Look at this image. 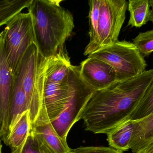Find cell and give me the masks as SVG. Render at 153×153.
<instances>
[{"mask_svg": "<svg viewBox=\"0 0 153 153\" xmlns=\"http://www.w3.org/2000/svg\"><path fill=\"white\" fill-rule=\"evenodd\" d=\"M153 80V69L138 76L117 81L106 89L95 91L81 116L85 129L107 134L129 119Z\"/></svg>", "mask_w": 153, "mask_h": 153, "instance_id": "1", "label": "cell"}, {"mask_svg": "<svg viewBox=\"0 0 153 153\" xmlns=\"http://www.w3.org/2000/svg\"><path fill=\"white\" fill-rule=\"evenodd\" d=\"M62 1L32 0L28 12L32 19L35 44L45 58L64 52V46L74 28L73 16L60 5Z\"/></svg>", "mask_w": 153, "mask_h": 153, "instance_id": "2", "label": "cell"}, {"mask_svg": "<svg viewBox=\"0 0 153 153\" xmlns=\"http://www.w3.org/2000/svg\"><path fill=\"white\" fill-rule=\"evenodd\" d=\"M80 75V66L71 65L70 70L58 66H46L44 59L42 107L38 119L32 125L51 123L57 118L66 106Z\"/></svg>", "mask_w": 153, "mask_h": 153, "instance_id": "3", "label": "cell"}, {"mask_svg": "<svg viewBox=\"0 0 153 153\" xmlns=\"http://www.w3.org/2000/svg\"><path fill=\"white\" fill-rule=\"evenodd\" d=\"M102 60L116 71L117 81L134 78L146 71L147 63L136 46L130 41L118 40L88 56Z\"/></svg>", "mask_w": 153, "mask_h": 153, "instance_id": "4", "label": "cell"}, {"mask_svg": "<svg viewBox=\"0 0 153 153\" xmlns=\"http://www.w3.org/2000/svg\"><path fill=\"white\" fill-rule=\"evenodd\" d=\"M41 56L36 44L30 46L22 59L14 77L19 82L29 104L31 125L38 119L42 107L43 75Z\"/></svg>", "mask_w": 153, "mask_h": 153, "instance_id": "5", "label": "cell"}, {"mask_svg": "<svg viewBox=\"0 0 153 153\" xmlns=\"http://www.w3.org/2000/svg\"><path fill=\"white\" fill-rule=\"evenodd\" d=\"M4 48L7 62L13 76L22 59L35 38L31 15L20 13L11 20L3 31Z\"/></svg>", "mask_w": 153, "mask_h": 153, "instance_id": "6", "label": "cell"}, {"mask_svg": "<svg viewBox=\"0 0 153 153\" xmlns=\"http://www.w3.org/2000/svg\"><path fill=\"white\" fill-rule=\"evenodd\" d=\"M128 5L126 0H100L97 40L92 54L118 40Z\"/></svg>", "mask_w": 153, "mask_h": 153, "instance_id": "7", "label": "cell"}, {"mask_svg": "<svg viewBox=\"0 0 153 153\" xmlns=\"http://www.w3.org/2000/svg\"><path fill=\"white\" fill-rule=\"evenodd\" d=\"M95 91L84 81L80 74L73 88L66 106L57 118L51 123L61 138L67 140L71 128L81 119L84 109Z\"/></svg>", "mask_w": 153, "mask_h": 153, "instance_id": "8", "label": "cell"}, {"mask_svg": "<svg viewBox=\"0 0 153 153\" xmlns=\"http://www.w3.org/2000/svg\"><path fill=\"white\" fill-rule=\"evenodd\" d=\"M80 74L84 81L95 91L106 89L117 81L114 68L108 63L89 57L80 66Z\"/></svg>", "mask_w": 153, "mask_h": 153, "instance_id": "9", "label": "cell"}, {"mask_svg": "<svg viewBox=\"0 0 153 153\" xmlns=\"http://www.w3.org/2000/svg\"><path fill=\"white\" fill-rule=\"evenodd\" d=\"M14 78L7 62L4 48V33L0 34V119L2 125V140L9 127V106Z\"/></svg>", "mask_w": 153, "mask_h": 153, "instance_id": "10", "label": "cell"}, {"mask_svg": "<svg viewBox=\"0 0 153 153\" xmlns=\"http://www.w3.org/2000/svg\"><path fill=\"white\" fill-rule=\"evenodd\" d=\"M30 132L41 153H68L72 150L68 146L67 140L58 135L51 123L32 125Z\"/></svg>", "mask_w": 153, "mask_h": 153, "instance_id": "11", "label": "cell"}, {"mask_svg": "<svg viewBox=\"0 0 153 153\" xmlns=\"http://www.w3.org/2000/svg\"><path fill=\"white\" fill-rule=\"evenodd\" d=\"M31 128L30 111L28 110L22 115L3 140L5 144L10 148L11 153H21Z\"/></svg>", "mask_w": 153, "mask_h": 153, "instance_id": "12", "label": "cell"}, {"mask_svg": "<svg viewBox=\"0 0 153 153\" xmlns=\"http://www.w3.org/2000/svg\"><path fill=\"white\" fill-rule=\"evenodd\" d=\"M134 130L130 150L137 153L153 140V113L144 118L133 120Z\"/></svg>", "mask_w": 153, "mask_h": 153, "instance_id": "13", "label": "cell"}, {"mask_svg": "<svg viewBox=\"0 0 153 153\" xmlns=\"http://www.w3.org/2000/svg\"><path fill=\"white\" fill-rule=\"evenodd\" d=\"M14 78V84L9 106V127L7 135L23 113L29 110L27 99L21 84L18 80Z\"/></svg>", "mask_w": 153, "mask_h": 153, "instance_id": "14", "label": "cell"}, {"mask_svg": "<svg viewBox=\"0 0 153 153\" xmlns=\"http://www.w3.org/2000/svg\"><path fill=\"white\" fill-rule=\"evenodd\" d=\"M134 130L133 120L127 119L107 134L111 148L122 152L130 150V143Z\"/></svg>", "mask_w": 153, "mask_h": 153, "instance_id": "15", "label": "cell"}, {"mask_svg": "<svg viewBox=\"0 0 153 153\" xmlns=\"http://www.w3.org/2000/svg\"><path fill=\"white\" fill-rule=\"evenodd\" d=\"M128 10L130 13L128 26L141 28L150 21L151 14L150 0H129Z\"/></svg>", "mask_w": 153, "mask_h": 153, "instance_id": "16", "label": "cell"}, {"mask_svg": "<svg viewBox=\"0 0 153 153\" xmlns=\"http://www.w3.org/2000/svg\"><path fill=\"white\" fill-rule=\"evenodd\" d=\"M32 0H4L0 1V27L7 24L11 20L26 8Z\"/></svg>", "mask_w": 153, "mask_h": 153, "instance_id": "17", "label": "cell"}, {"mask_svg": "<svg viewBox=\"0 0 153 153\" xmlns=\"http://www.w3.org/2000/svg\"><path fill=\"white\" fill-rule=\"evenodd\" d=\"M88 4L90 8L88 17L90 25L89 32L90 41L85 49L84 52L85 56H89L92 54L93 49L96 43L100 0H91L88 1Z\"/></svg>", "mask_w": 153, "mask_h": 153, "instance_id": "18", "label": "cell"}, {"mask_svg": "<svg viewBox=\"0 0 153 153\" xmlns=\"http://www.w3.org/2000/svg\"><path fill=\"white\" fill-rule=\"evenodd\" d=\"M153 113V80L145 92L142 99L129 119L137 120L144 118Z\"/></svg>", "mask_w": 153, "mask_h": 153, "instance_id": "19", "label": "cell"}, {"mask_svg": "<svg viewBox=\"0 0 153 153\" xmlns=\"http://www.w3.org/2000/svg\"><path fill=\"white\" fill-rule=\"evenodd\" d=\"M133 43L144 57L149 56L153 52V29L139 33L133 39Z\"/></svg>", "mask_w": 153, "mask_h": 153, "instance_id": "20", "label": "cell"}, {"mask_svg": "<svg viewBox=\"0 0 153 153\" xmlns=\"http://www.w3.org/2000/svg\"><path fill=\"white\" fill-rule=\"evenodd\" d=\"M68 153H124L111 147L103 146H87L78 147L75 149H72Z\"/></svg>", "mask_w": 153, "mask_h": 153, "instance_id": "21", "label": "cell"}, {"mask_svg": "<svg viewBox=\"0 0 153 153\" xmlns=\"http://www.w3.org/2000/svg\"><path fill=\"white\" fill-rule=\"evenodd\" d=\"M21 153H41L36 141L30 132Z\"/></svg>", "mask_w": 153, "mask_h": 153, "instance_id": "22", "label": "cell"}, {"mask_svg": "<svg viewBox=\"0 0 153 153\" xmlns=\"http://www.w3.org/2000/svg\"><path fill=\"white\" fill-rule=\"evenodd\" d=\"M137 153H153V140Z\"/></svg>", "mask_w": 153, "mask_h": 153, "instance_id": "23", "label": "cell"}, {"mask_svg": "<svg viewBox=\"0 0 153 153\" xmlns=\"http://www.w3.org/2000/svg\"><path fill=\"white\" fill-rule=\"evenodd\" d=\"M150 4H151V14L150 18V21L152 22L153 24V0H150Z\"/></svg>", "mask_w": 153, "mask_h": 153, "instance_id": "24", "label": "cell"}, {"mask_svg": "<svg viewBox=\"0 0 153 153\" xmlns=\"http://www.w3.org/2000/svg\"><path fill=\"white\" fill-rule=\"evenodd\" d=\"M3 136V133L2 125L0 119V138H2Z\"/></svg>", "mask_w": 153, "mask_h": 153, "instance_id": "25", "label": "cell"}, {"mask_svg": "<svg viewBox=\"0 0 153 153\" xmlns=\"http://www.w3.org/2000/svg\"><path fill=\"white\" fill-rule=\"evenodd\" d=\"M2 146L1 140H0V153H2Z\"/></svg>", "mask_w": 153, "mask_h": 153, "instance_id": "26", "label": "cell"}]
</instances>
